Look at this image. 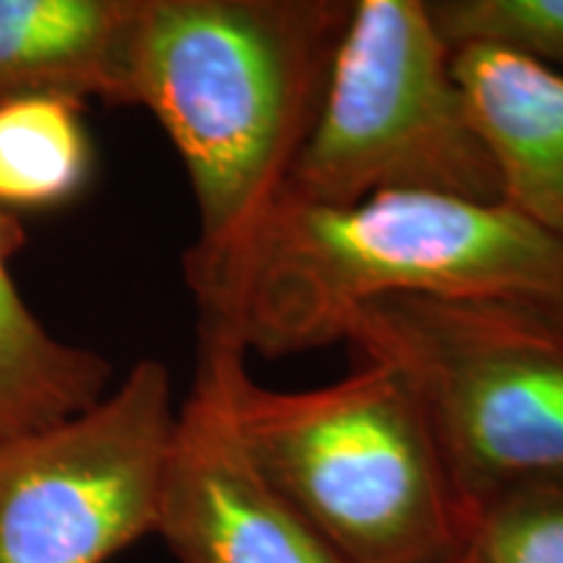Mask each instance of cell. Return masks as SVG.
Returning a JSON list of instances; mask_svg holds the SVG:
<instances>
[{
    "mask_svg": "<svg viewBox=\"0 0 563 563\" xmlns=\"http://www.w3.org/2000/svg\"><path fill=\"white\" fill-rule=\"evenodd\" d=\"M157 534L180 563H344L258 475L199 376L178 407Z\"/></svg>",
    "mask_w": 563,
    "mask_h": 563,
    "instance_id": "cell-7",
    "label": "cell"
},
{
    "mask_svg": "<svg viewBox=\"0 0 563 563\" xmlns=\"http://www.w3.org/2000/svg\"><path fill=\"white\" fill-rule=\"evenodd\" d=\"M462 563H563V488H525L470 514Z\"/></svg>",
    "mask_w": 563,
    "mask_h": 563,
    "instance_id": "cell-13",
    "label": "cell"
},
{
    "mask_svg": "<svg viewBox=\"0 0 563 563\" xmlns=\"http://www.w3.org/2000/svg\"><path fill=\"white\" fill-rule=\"evenodd\" d=\"M139 13L141 0H0V104H131Z\"/></svg>",
    "mask_w": 563,
    "mask_h": 563,
    "instance_id": "cell-9",
    "label": "cell"
},
{
    "mask_svg": "<svg viewBox=\"0 0 563 563\" xmlns=\"http://www.w3.org/2000/svg\"><path fill=\"white\" fill-rule=\"evenodd\" d=\"M352 0H141L131 104L186 165L194 298L277 207L319 118Z\"/></svg>",
    "mask_w": 563,
    "mask_h": 563,
    "instance_id": "cell-2",
    "label": "cell"
},
{
    "mask_svg": "<svg viewBox=\"0 0 563 563\" xmlns=\"http://www.w3.org/2000/svg\"><path fill=\"white\" fill-rule=\"evenodd\" d=\"M81 102L30 97L0 104V209H40L68 201L91 167Z\"/></svg>",
    "mask_w": 563,
    "mask_h": 563,
    "instance_id": "cell-11",
    "label": "cell"
},
{
    "mask_svg": "<svg viewBox=\"0 0 563 563\" xmlns=\"http://www.w3.org/2000/svg\"><path fill=\"white\" fill-rule=\"evenodd\" d=\"M196 376L258 475L344 563H462L467 514L426 410L389 365L266 389L235 342L199 336Z\"/></svg>",
    "mask_w": 563,
    "mask_h": 563,
    "instance_id": "cell-3",
    "label": "cell"
},
{
    "mask_svg": "<svg viewBox=\"0 0 563 563\" xmlns=\"http://www.w3.org/2000/svg\"><path fill=\"white\" fill-rule=\"evenodd\" d=\"M394 191L501 201L496 162L426 0H352L285 196L347 207Z\"/></svg>",
    "mask_w": 563,
    "mask_h": 563,
    "instance_id": "cell-5",
    "label": "cell"
},
{
    "mask_svg": "<svg viewBox=\"0 0 563 563\" xmlns=\"http://www.w3.org/2000/svg\"><path fill=\"white\" fill-rule=\"evenodd\" d=\"M449 51L490 47L563 76V0H426Z\"/></svg>",
    "mask_w": 563,
    "mask_h": 563,
    "instance_id": "cell-12",
    "label": "cell"
},
{
    "mask_svg": "<svg viewBox=\"0 0 563 563\" xmlns=\"http://www.w3.org/2000/svg\"><path fill=\"white\" fill-rule=\"evenodd\" d=\"M384 298L493 300L563 321V243L504 201L376 194L347 207L282 196L196 295L199 336L285 357L342 342Z\"/></svg>",
    "mask_w": 563,
    "mask_h": 563,
    "instance_id": "cell-1",
    "label": "cell"
},
{
    "mask_svg": "<svg viewBox=\"0 0 563 563\" xmlns=\"http://www.w3.org/2000/svg\"><path fill=\"white\" fill-rule=\"evenodd\" d=\"M405 378L464 514L525 488H563V321L493 300L384 298L344 336Z\"/></svg>",
    "mask_w": 563,
    "mask_h": 563,
    "instance_id": "cell-4",
    "label": "cell"
},
{
    "mask_svg": "<svg viewBox=\"0 0 563 563\" xmlns=\"http://www.w3.org/2000/svg\"><path fill=\"white\" fill-rule=\"evenodd\" d=\"M21 245L24 228L0 209V443L74 418L112 389L100 352L60 342L21 298L11 274Z\"/></svg>",
    "mask_w": 563,
    "mask_h": 563,
    "instance_id": "cell-10",
    "label": "cell"
},
{
    "mask_svg": "<svg viewBox=\"0 0 563 563\" xmlns=\"http://www.w3.org/2000/svg\"><path fill=\"white\" fill-rule=\"evenodd\" d=\"M178 407L144 357L89 410L0 443V563H104L157 532Z\"/></svg>",
    "mask_w": 563,
    "mask_h": 563,
    "instance_id": "cell-6",
    "label": "cell"
},
{
    "mask_svg": "<svg viewBox=\"0 0 563 563\" xmlns=\"http://www.w3.org/2000/svg\"><path fill=\"white\" fill-rule=\"evenodd\" d=\"M454 76L496 162L501 201L563 243V76L490 47L456 51Z\"/></svg>",
    "mask_w": 563,
    "mask_h": 563,
    "instance_id": "cell-8",
    "label": "cell"
}]
</instances>
